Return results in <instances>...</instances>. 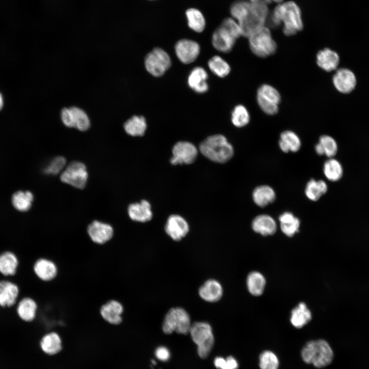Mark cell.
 <instances>
[{"label":"cell","mask_w":369,"mask_h":369,"mask_svg":"<svg viewBox=\"0 0 369 369\" xmlns=\"http://www.w3.org/2000/svg\"><path fill=\"white\" fill-rule=\"evenodd\" d=\"M61 119L66 126L75 128L81 131L87 130L90 126V121L86 113L76 107L64 108L61 112Z\"/></svg>","instance_id":"cell-11"},{"label":"cell","mask_w":369,"mask_h":369,"mask_svg":"<svg viewBox=\"0 0 369 369\" xmlns=\"http://www.w3.org/2000/svg\"><path fill=\"white\" fill-rule=\"evenodd\" d=\"M340 62L338 54L330 48L320 50L316 55V63L322 70L331 72L337 69Z\"/></svg>","instance_id":"cell-26"},{"label":"cell","mask_w":369,"mask_h":369,"mask_svg":"<svg viewBox=\"0 0 369 369\" xmlns=\"http://www.w3.org/2000/svg\"><path fill=\"white\" fill-rule=\"evenodd\" d=\"M88 174L86 166L79 161H72L66 167L60 175L62 182L77 189L86 186Z\"/></svg>","instance_id":"cell-10"},{"label":"cell","mask_w":369,"mask_h":369,"mask_svg":"<svg viewBox=\"0 0 369 369\" xmlns=\"http://www.w3.org/2000/svg\"><path fill=\"white\" fill-rule=\"evenodd\" d=\"M280 229L286 236L292 237L298 232L300 221L290 212H284L279 216Z\"/></svg>","instance_id":"cell-31"},{"label":"cell","mask_w":369,"mask_h":369,"mask_svg":"<svg viewBox=\"0 0 369 369\" xmlns=\"http://www.w3.org/2000/svg\"><path fill=\"white\" fill-rule=\"evenodd\" d=\"M19 264V259L14 252L6 250L0 253V274L5 278L15 276Z\"/></svg>","instance_id":"cell-25"},{"label":"cell","mask_w":369,"mask_h":369,"mask_svg":"<svg viewBox=\"0 0 369 369\" xmlns=\"http://www.w3.org/2000/svg\"><path fill=\"white\" fill-rule=\"evenodd\" d=\"M172 61L169 54L163 49L155 48L145 58L146 70L154 77L162 76L170 68Z\"/></svg>","instance_id":"cell-8"},{"label":"cell","mask_w":369,"mask_h":369,"mask_svg":"<svg viewBox=\"0 0 369 369\" xmlns=\"http://www.w3.org/2000/svg\"><path fill=\"white\" fill-rule=\"evenodd\" d=\"M252 198L257 206L260 207H264L275 201L276 193L270 186L261 185L254 189Z\"/></svg>","instance_id":"cell-30"},{"label":"cell","mask_w":369,"mask_h":369,"mask_svg":"<svg viewBox=\"0 0 369 369\" xmlns=\"http://www.w3.org/2000/svg\"><path fill=\"white\" fill-rule=\"evenodd\" d=\"M87 233L93 243L101 245L112 239L114 231L110 224L94 220L87 227Z\"/></svg>","instance_id":"cell-13"},{"label":"cell","mask_w":369,"mask_h":369,"mask_svg":"<svg viewBox=\"0 0 369 369\" xmlns=\"http://www.w3.org/2000/svg\"><path fill=\"white\" fill-rule=\"evenodd\" d=\"M156 357L160 360L166 361L169 360L170 355L169 350L165 346H159L155 351Z\"/></svg>","instance_id":"cell-46"},{"label":"cell","mask_w":369,"mask_h":369,"mask_svg":"<svg viewBox=\"0 0 369 369\" xmlns=\"http://www.w3.org/2000/svg\"><path fill=\"white\" fill-rule=\"evenodd\" d=\"M214 363L216 368L220 369H237L238 367V362L232 356H228L225 359L217 357L214 359Z\"/></svg>","instance_id":"cell-45"},{"label":"cell","mask_w":369,"mask_h":369,"mask_svg":"<svg viewBox=\"0 0 369 369\" xmlns=\"http://www.w3.org/2000/svg\"><path fill=\"white\" fill-rule=\"evenodd\" d=\"M20 296V289L14 281L8 278L0 279V306H14Z\"/></svg>","instance_id":"cell-16"},{"label":"cell","mask_w":369,"mask_h":369,"mask_svg":"<svg viewBox=\"0 0 369 369\" xmlns=\"http://www.w3.org/2000/svg\"><path fill=\"white\" fill-rule=\"evenodd\" d=\"M267 22L273 28L282 24L283 32L286 36L294 35L303 28L300 9L293 1L278 4L270 17L268 16Z\"/></svg>","instance_id":"cell-2"},{"label":"cell","mask_w":369,"mask_h":369,"mask_svg":"<svg viewBox=\"0 0 369 369\" xmlns=\"http://www.w3.org/2000/svg\"><path fill=\"white\" fill-rule=\"evenodd\" d=\"M336 89L342 94H348L355 88L357 78L354 72L347 68L338 69L332 78Z\"/></svg>","instance_id":"cell-18"},{"label":"cell","mask_w":369,"mask_h":369,"mask_svg":"<svg viewBox=\"0 0 369 369\" xmlns=\"http://www.w3.org/2000/svg\"><path fill=\"white\" fill-rule=\"evenodd\" d=\"M4 105V100L2 95L0 93V111L2 109Z\"/></svg>","instance_id":"cell-48"},{"label":"cell","mask_w":369,"mask_h":369,"mask_svg":"<svg viewBox=\"0 0 369 369\" xmlns=\"http://www.w3.org/2000/svg\"><path fill=\"white\" fill-rule=\"evenodd\" d=\"M327 186L322 180L310 179L305 188V194L311 200L317 201L327 191Z\"/></svg>","instance_id":"cell-35"},{"label":"cell","mask_w":369,"mask_h":369,"mask_svg":"<svg viewBox=\"0 0 369 369\" xmlns=\"http://www.w3.org/2000/svg\"><path fill=\"white\" fill-rule=\"evenodd\" d=\"M33 271L36 277L40 280L49 282L54 280L58 274L56 263L52 259L40 257L34 262Z\"/></svg>","instance_id":"cell-17"},{"label":"cell","mask_w":369,"mask_h":369,"mask_svg":"<svg viewBox=\"0 0 369 369\" xmlns=\"http://www.w3.org/2000/svg\"><path fill=\"white\" fill-rule=\"evenodd\" d=\"M257 102L261 110L268 115H275L279 110L281 96L271 85L263 84L257 90Z\"/></svg>","instance_id":"cell-9"},{"label":"cell","mask_w":369,"mask_h":369,"mask_svg":"<svg viewBox=\"0 0 369 369\" xmlns=\"http://www.w3.org/2000/svg\"><path fill=\"white\" fill-rule=\"evenodd\" d=\"M230 13L239 25L242 36L249 37L266 25L268 6L249 0H237L231 6Z\"/></svg>","instance_id":"cell-1"},{"label":"cell","mask_w":369,"mask_h":369,"mask_svg":"<svg viewBox=\"0 0 369 369\" xmlns=\"http://www.w3.org/2000/svg\"><path fill=\"white\" fill-rule=\"evenodd\" d=\"M208 74L202 67L197 66L192 69L188 77L189 87L194 92L199 94L204 93L209 90L207 83Z\"/></svg>","instance_id":"cell-22"},{"label":"cell","mask_w":369,"mask_h":369,"mask_svg":"<svg viewBox=\"0 0 369 369\" xmlns=\"http://www.w3.org/2000/svg\"><path fill=\"white\" fill-rule=\"evenodd\" d=\"M259 366L261 369H278L279 361L274 353L265 351L259 356Z\"/></svg>","instance_id":"cell-42"},{"label":"cell","mask_w":369,"mask_h":369,"mask_svg":"<svg viewBox=\"0 0 369 369\" xmlns=\"http://www.w3.org/2000/svg\"><path fill=\"white\" fill-rule=\"evenodd\" d=\"M208 66L213 74L220 78L226 77L231 71L230 65L219 55L212 56L209 60Z\"/></svg>","instance_id":"cell-38"},{"label":"cell","mask_w":369,"mask_h":369,"mask_svg":"<svg viewBox=\"0 0 369 369\" xmlns=\"http://www.w3.org/2000/svg\"><path fill=\"white\" fill-rule=\"evenodd\" d=\"M38 306L36 301L29 296L22 297L15 305L18 318L25 322H32L36 318Z\"/></svg>","instance_id":"cell-21"},{"label":"cell","mask_w":369,"mask_h":369,"mask_svg":"<svg viewBox=\"0 0 369 369\" xmlns=\"http://www.w3.org/2000/svg\"><path fill=\"white\" fill-rule=\"evenodd\" d=\"M193 341L197 346V353L202 359H206L214 344V336L210 323L204 321L195 322L190 329Z\"/></svg>","instance_id":"cell-5"},{"label":"cell","mask_w":369,"mask_h":369,"mask_svg":"<svg viewBox=\"0 0 369 369\" xmlns=\"http://www.w3.org/2000/svg\"><path fill=\"white\" fill-rule=\"evenodd\" d=\"M66 163V160L64 157H56L45 168L44 172L48 174L56 175L61 171Z\"/></svg>","instance_id":"cell-44"},{"label":"cell","mask_w":369,"mask_h":369,"mask_svg":"<svg viewBox=\"0 0 369 369\" xmlns=\"http://www.w3.org/2000/svg\"><path fill=\"white\" fill-rule=\"evenodd\" d=\"M39 347L41 352L46 355H56L61 351L63 347L61 336L57 331H48L41 337Z\"/></svg>","instance_id":"cell-19"},{"label":"cell","mask_w":369,"mask_h":369,"mask_svg":"<svg viewBox=\"0 0 369 369\" xmlns=\"http://www.w3.org/2000/svg\"><path fill=\"white\" fill-rule=\"evenodd\" d=\"M236 39L229 32L219 26L213 32L212 43L214 48L222 53H228L233 48Z\"/></svg>","instance_id":"cell-23"},{"label":"cell","mask_w":369,"mask_h":369,"mask_svg":"<svg viewBox=\"0 0 369 369\" xmlns=\"http://www.w3.org/2000/svg\"><path fill=\"white\" fill-rule=\"evenodd\" d=\"M189 27L196 32H202L206 27V20L202 12L196 8L188 9L186 12Z\"/></svg>","instance_id":"cell-37"},{"label":"cell","mask_w":369,"mask_h":369,"mask_svg":"<svg viewBox=\"0 0 369 369\" xmlns=\"http://www.w3.org/2000/svg\"><path fill=\"white\" fill-rule=\"evenodd\" d=\"M323 169L325 176L331 181L340 180L343 175V169L341 163L333 158H330L325 161Z\"/></svg>","instance_id":"cell-39"},{"label":"cell","mask_w":369,"mask_h":369,"mask_svg":"<svg viewBox=\"0 0 369 369\" xmlns=\"http://www.w3.org/2000/svg\"><path fill=\"white\" fill-rule=\"evenodd\" d=\"M128 212L130 218L137 222H145L152 218L151 204L146 200L130 204Z\"/></svg>","instance_id":"cell-27"},{"label":"cell","mask_w":369,"mask_h":369,"mask_svg":"<svg viewBox=\"0 0 369 369\" xmlns=\"http://www.w3.org/2000/svg\"><path fill=\"white\" fill-rule=\"evenodd\" d=\"M125 308L122 303L116 299H110L104 303L99 310L102 319L109 324L117 326L123 322Z\"/></svg>","instance_id":"cell-15"},{"label":"cell","mask_w":369,"mask_h":369,"mask_svg":"<svg viewBox=\"0 0 369 369\" xmlns=\"http://www.w3.org/2000/svg\"><path fill=\"white\" fill-rule=\"evenodd\" d=\"M315 149L318 155H325L329 158H332L337 152L338 146L336 140L332 136L323 135L320 137Z\"/></svg>","instance_id":"cell-32"},{"label":"cell","mask_w":369,"mask_h":369,"mask_svg":"<svg viewBox=\"0 0 369 369\" xmlns=\"http://www.w3.org/2000/svg\"><path fill=\"white\" fill-rule=\"evenodd\" d=\"M301 146L299 137L294 132L286 130L282 132L279 140V146L284 153L297 152Z\"/></svg>","instance_id":"cell-29"},{"label":"cell","mask_w":369,"mask_h":369,"mask_svg":"<svg viewBox=\"0 0 369 369\" xmlns=\"http://www.w3.org/2000/svg\"><path fill=\"white\" fill-rule=\"evenodd\" d=\"M199 150L205 157L218 163L227 162L234 155L232 145L221 134L208 136L200 143Z\"/></svg>","instance_id":"cell-3"},{"label":"cell","mask_w":369,"mask_h":369,"mask_svg":"<svg viewBox=\"0 0 369 369\" xmlns=\"http://www.w3.org/2000/svg\"><path fill=\"white\" fill-rule=\"evenodd\" d=\"M253 3L264 5L268 6V5L272 3H276L277 4L281 3L283 2V0H249Z\"/></svg>","instance_id":"cell-47"},{"label":"cell","mask_w":369,"mask_h":369,"mask_svg":"<svg viewBox=\"0 0 369 369\" xmlns=\"http://www.w3.org/2000/svg\"><path fill=\"white\" fill-rule=\"evenodd\" d=\"M265 283V278L258 272H251L247 278L248 291L254 296H260L263 293Z\"/></svg>","instance_id":"cell-36"},{"label":"cell","mask_w":369,"mask_h":369,"mask_svg":"<svg viewBox=\"0 0 369 369\" xmlns=\"http://www.w3.org/2000/svg\"><path fill=\"white\" fill-rule=\"evenodd\" d=\"M124 127L128 134L132 136H142L146 131L147 124L143 116L134 115L125 122Z\"/></svg>","instance_id":"cell-34"},{"label":"cell","mask_w":369,"mask_h":369,"mask_svg":"<svg viewBox=\"0 0 369 369\" xmlns=\"http://www.w3.org/2000/svg\"><path fill=\"white\" fill-rule=\"evenodd\" d=\"M192 323L188 312L182 308L175 307L170 309L165 315L162 324L164 333L173 332L186 335L189 333Z\"/></svg>","instance_id":"cell-6"},{"label":"cell","mask_w":369,"mask_h":369,"mask_svg":"<svg viewBox=\"0 0 369 369\" xmlns=\"http://www.w3.org/2000/svg\"><path fill=\"white\" fill-rule=\"evenodd\" d=\"M33 196L30 191H17L12 196V202L17 210L25 212L29 210L32 205Z\"/></svg>","instance_id":"cell-40"},{"label":"cell","mask_w":369,"mask_h":369,"mask_svg":"<svg viewBox=\"0 0 369 369\" xmlns=\"http://www.w3.org/2000/svg\"><path fill=\"white\" fill-rule=\"evenodd\" d=\"M303 360L318 368L329 365L332 361L334 353L330 344L324 340L319 339L308 342L301 352Z\"/></svg>","instance_id":"cell-4"},{"label":"cell","mask_w":369,"mask_h":369,"mask_svg":"<svg viewBox=\"0 0 369 369\" xmlns=\"http://www.w3.org/2000/svg\"><path fill=\"white\" fill-rule=\"evenodd\" d=\"M197 150L192 143L186 141L176 142L172 149L173 156L170 159L172 165L191 164L196 159Z\"/></svg>","instance_id":"cell-12"},{"label":"cell","mask_w":369,"mask_h":369,"mask_svg":"<svg viewBox=\"0 0 369 369\" xmlns=\"http://www.w3.org/2000/svg\"><path fill=\"white\" fill-rule=\"evenodd\" d=\"M220 26L229 32L236 39L242 36L239 24L232 17H228L224 19Z\"/></svg>","instance_id":"cell-43"},{"label":"cell","mask_w":369,"mask_h":369,"mask_svg":"<svg viewBox=\"0 0 369 369\" xmlns=\"http://www.w3.org/2000/svg\"><path fill=\"white\" fill-rule=\"evenodd\" d=\"M252 228L256 233L266 236L275 234L277 230V224L271 216L260 214L256 216L253 220Z\"/></svg>","instance_id":"cell-28"},{"label":"cell","mask_w":369,"mask_h":369,"mask_svg":"<svg viewBox=\"0 0 369 369\" xmlns=\"http://www.w3.org/2000/svg\"><path fill=\"white\" fill-rule=\"evenodd\" d=\"M248 38L251 50L258 57H267L276 52L277 44L266 26Z\"/></svg>","instance_id":"cell-7"},{"label":"cell","mask_w":369,"mask_h":369,"mask_svg":"<svg viewBox=\"0 0 369 369\" xmlns=\"http://www.w3.org/2000/svg\"><path fill=\"white\" fill-rule=\"evenodd\" d=\"M174 49L177 57L184 64L193 63L200 52V47L197 42L186 38L178 40Z\"/></svg>","instance_id":"cell-14"},{"label":"cell","mask_w":369,"mask_h":369,"mask_svg":"<svg viewBox=\"0 0 369 369\" xmlns=\"http://www.w3.org/2000/svg\"><path fill=\"white\" fill-rule=\"evenodd\" d=\"M250 120V113L244 106H236L231 113V121L236 127L241 128L247 125Z\"/></svg>","instance_id":"cell-41"},{"label":"cell","mask_w":369,"mask_h":369,"mask_svg":"<svg viewBox=\"0 0 369 369\" xmlns=\"http://www.w3.org/2000/svg\"><path fill=\"white\" fill-rule=\"evenodd\" d=\"M223 288L221 283L216 279L206 280L198 290L200 297L208 302L219 301L223 295Z\"/></svg>","instance_id":"cell-24"},{"label":"cell","mask_w":369,"mask_h":369,"mask_svg":"<svg viewBox=\"0 0 369 369\" xmlns=\"http://www.w3.org/2000/svg\"><path fill=\"white\" fill-rule=\"evenodd\" d=\"M165 229L167 235L173 240L178 241L188 234L189 226L182 217L173 214L168 218Z\"/></svg>","instance_id":"cell-20"},{"label":"cell","mask_w":369,"mask_h":369,"mask_svg":"<svg viewBox=\"0 0 369 369\" xmlns=\"http://www.w3.org/2000/svg\"><path fill=\"white\" fill-rule=\"evenodd\" d=\"M312 319V314L304 302H300L291 311L290 321L296 328H301Z\"/></svg>","instance_id":"cell-33"}]
</instances>
